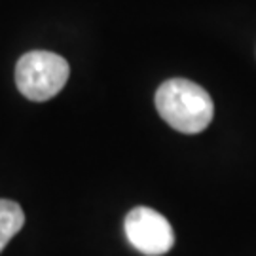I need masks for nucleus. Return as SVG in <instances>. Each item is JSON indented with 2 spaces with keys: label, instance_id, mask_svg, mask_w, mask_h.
<instances>
[{
  "label": "nucleus",
  "instance_id": "4",
  "mask_svg": "<svg viewBox=\"0 0 256 256\" xmlns=\"http://www.w3.org/2000/svg\"><path fill=\"white\" fill-rule=\"evenodd\" d=\"M25 224V212L19 203L12 200H0V252L6 248L10 239Z\"/></svg>",
  "mask_w": 256,
  "mask_h": 256
},
{
  "label": "nucleus",
  "instance_id": "2",
  "mask_svg": "<svg viewBox=\"0 0 256 256\" xmlns=\"http://www.w3.org/2000/svg\"><path fill=\"white\" fill-rule=\"evenodd\" d=\"M68 63L54 52H28L18 61L16 86L30 101H48L64 88L68 80Z\"/></svg>",
  "mask_w": 256,
  "mask_h": 256
},
{
  "label": "nucleus",
  "instance_id": "3",
  "mask_svg": "<svg viewBox=\"0 0 256 256\" xmlns=\"http://www.w3.org/2000/svg\"><path fill=\"white\" fill-rule=\"evenodd\" d=\"M124 228L129 243L146 256H162L174 245V234L169 220L150 207H135L129 210Z\"/></svg>",
  "mask_w": 256,
  "mask_h": 256
},
{
  "label": "nucleus",
  "instance_id": "1",
  "mask_svg": "<svg viewBox=\"0 0 256 256\" xmlns=\"http://www.w3.org/2000/svg\"><path fill=\"white\" fill-rule=\"evenodd\" d=\"M156 108L173 129L196 135L207 129L214 116L210 95L202 86L186 78H173L164 82L156 92Z\"/></svg>",
  "mask_w": 256,
  "mask_h": 256
}]
</instances>
